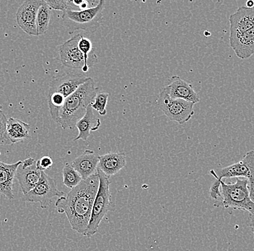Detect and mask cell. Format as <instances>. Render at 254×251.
Segmentation results:
<instances>
[{"label":"cell","instance_id":"1","mask_svg":"<svg viewBox=\"0 0 254 251\" xmlns=\"http://www.w3.org/2000/svg\"><path fill=\"white\" fill-rule=\"evenodd\" d=\"M98 186L99 177L96 171L56 201L57 211L65 214L71 228L79 234L84 235L86 231Z\"/></svg>","mask_w":254,"mask_h":251},{"label":"cell","instance_id":"2","mask_svg":"<svg viewBox=\"0 0 254 251\" xmlns=\"http://www.w3.org/2000/svg\"><path fill=\"white\" fill-rule=\"evenodd\" d=\"M98 93L93 79L88 78L66 101L61 113L60 125L64 130H74L77 122L85 115L88 106L94 101Z\"/></svg>","mask_w":254,"mask_h":251},{"label":"cell","instance_id":"3","mask_svg":"<svg viewBox=\"0 0 254 251\" xmlns=\"http://www.w3.org/2000/svg\"><path fill=\"white\" fill-rule=\"evenodd\" d=\"M236 179V182L230 183L220 180L222 200L215 202L214 207L246 211L254 215V202L250 198L249 180L242 177Z\"/></svg>","mask_w":254,"mask_h":251},{"label":"cell","instance_id":"4","mask_svg":"<svg viewBox=\"0 0 254 251\" xmlns=\"http://www.w3.org/2000/svg\"><path fill=\"white\" fill-rule=\"evenodd\" d=\"M106 1L100 0L95 7L84 10L66 9L62 15L64 24L69 29V34L77 31L94 33L101 27Z\"/></svg>","mask_w":254,"mask_h":251},{"label":"cell","instance_id":"5","mask_svg":"<svg viewBox=\"0 0 254 251\" xmlns=\"http://www.w3.org/2000/svg\"><path fill=\"white\" fill-rule=\"evenodd\" d=\"M99 177V186L95 196L90 222L83 236L92 238L98 231L100 225L105 216L111 211L114 210V205L111 198L110 177L97 168Z\"/></svg>","mask_w":254,"mask_h":251},{"label":"cell","instance_id":"6","mask_svg":"<svg viewBox=\"0 0 254 251\" xmlns=\"http://www.w3.org/2000/svg\"><path fill=\"white\" fill-rule=\"evenodd\" d=\"M157 104L169 120L180 125L190 121L195 113L193 110L194 104L184 100L174 99L170 96L165 87L159 93Z\"/></svg>","mask_w":254,"mask_h":251},{"label":"cell","instance_id":"7","mask_svg":"<svg viewBox=\"0 0 254 251\" xmlns=\"http://www.w3.org/2000/svg\"><path fill=\"white\" fill-rule=\"evenodd\" d=\"M211 174L215 179L242 177L249 180L250 198L254 202V151L247 152L241 161L230 165L218 171L212 169Z\"/></svg>","mask_w":254,"mask_h":251},{"label":"cell","instance_id":"8","mask_svg":"<svg viewBox=\"0 0 254 251\" xmlns=\"http://www.w3.org/2000/svg\"><path fill=\"white\" fill-rule=\"evenodd\" d=\"M64 195V193L57 188L55 179L42 171L39 183L28 194L23 195V201L39 203L41 209H46L50 206L54 198H59Z\"/></svg>","mask_w":254,"mask_h":251},{"label":"cell","instance_id":"9","mask_svg":"<svg viewBox=\"0 0 254 251\" xmlns=\"http://www.w3.org/2000/svg\"><path fill=\"white\" fill-rule=\"evenodd\" d=\"M44 0H27L24 1L16 13L17 25L29 36H37L36 19Z\"/></svg>","mask_w":254,"mask_h":251},{"label":"cell","instance_id":"10","mask_svg":"<svg viewBox=\"0 0 254 251\" xmlns=\"http://www.w3.org/2000/svg\"><path fill=\"white\" fill-rule=\"evenodd\" d=\"M82 35L73 36L59 47V54L62 64L71 69H80L85 65L84 55L78 47V42Z\"/></svg>","mask_w":254,"mask_h":251},{"label":"cell","instance_id":"11","mask_svg":"<svg viewBox=\"0 0 254 251\" xmlns=\"http://www.w3.org/2000/svg\"><path fill=\"white\" fill-rule=\"evenodd\" d=\"M80 73H69L63 76L54 78L51 81L47 93H57L61 94L65 98H67L72 94L77 88L87 80Z\"/></svg>","mask_w":254,"mask_h":251},{"label":"cell","instance_id":"12","mask_svg":"<svg viewBox=\"0 0 254 251\" xmlns=\"http://www.w3.org/2000/svg\"><path fill=\"white\" fill-rule=\"evenodd\" d=\"M34 159H26L16 171L15 178L18 180L20 188L24 195L28 194L39 183L42 171L36 166Z\"/></svg>","mask_w":254,"mask_h":251},{"label":"cell","instance_id":"13","mask_svg":"<svg viewBox=\"0 0 254 251\" xmlns=\"http://www.w3.org/2000/svg\"><path fill=\"white\" fill-rule=\"evenodd\" d=\"M230 36L234 37L238 35L254 28V6L248 7L241 6L229 17Z\"/></svg>","mask_w":254,"mask_h":251},{"label":"cell","instance_id":"14","mask_svg":"<svg viewBox=\"0 0 254 251\" xmlns=\"http://www.w3.org/2000/svg\"><path fill=\"white\" fill-rule=\"evenodd\" d=\"M170 83L165 86L170 96L174 99H182L188 102L197 104L200 97L197 93L193 90L191 84L183 80L177 76H174L170 79Z\"/></svg>","mask_w":254,"mask_h":251},{"label":"cell","instance_id":"15","mask_svg":"<svg viewBox=\"0 0 254 251\" xmlns=\"http://www.w3.org/2000/svg\"><path fill=\"white\" fill-rule=\"evenodd\" d=\"M100 156L92 150H85L81 155L71 162L72 167L79 173L82 180L86 179L96 172Z\"/></svg>","mask_w":254,"mask_h":251},{"label":"cell","instance_id":"16","mask_svg":"<svg viewBox=\"0 0 254 251\" xmlns=\"http://www.w3.org/2000/svg\"><path fill=\"white\" fill-rule=\"evenodd\" d=\"M230 46L238 58H250L254 55V28L242 34L229 37Z\"/></svg>","mask_w":254,"mask_h":251},{"label":"cell","instance_id":"17","mask_svg":"<svg viewBox=\"0 0 254 251\" xmlns=\"http://www.w3.org/2000/svg\"><path fill=\"white\" fill-rule=\"evenodd\" d=\"M127 156L122 152H111L100 156L98 169L110 177L126 167Z\"/></svg>","mask_w":254,"mask_h":251},{"label":"cell","instance_id":"18","mask_svg":"<svg viewBox=\"0 0 254 251\" xmlns=\"http://www.w3.org/2000/svg\"><path fill=\"white\" fill-rule=\"evenodd\" d=\"M22 164L19 161L14 164H6L0 161V194L8 199H14L13 182L17 167Z\"/></svg>","mask_w":254,"mask_h":251},{"label":"cell","instance_id":"19","mask_svg":"<svg viewBox=\"0 0 254 251\" xmlns=\"http://www.w3.org/2000/svg\"><path fill=\"white\" fill-rule=\"evenodd\" d=\"M101 125V120L93 112L91 104L87 107L85 115L77 122L76 128L78 130V136L74 141L82 140L85 141L90 137V132L96 131Z\"/></svg>","mask_w":254,"mask_h":251},{"label":"cell","instance_id":"20","mask_svg":"<svg viewBox=\"0 0 254 251\" xmlns=\"http://www.w3.org/2000/svg\"><path fill=\"white\" fill-rule=\"evenodd\" d=\"M7 135L12 144L26 141L30 138V125L19 119H8Z\"/></svg>","mask_w":254,"mask_h":251},{"label":"cell","instance_id":"21","mask_svg":"<svg viewBox=\"0 0 254 251\" xmlns=\"http://www.w3.org/2000/svg\"><path fill=\"white\" fill-rule=\"evenodd\" d=\"M78 47L85 59V65L82 71L87 73L88 70L98 63V57L95 55L91 41L85 36H81L78 42Z\"/></svg>","mask_w":254,"mask_h":251},{"label":"cell","instance_id":"22","mask_svg":"<svg viewBox=\"0 0 254 251\" xmlns=\"http://www.w3.org/2000/svg\"><path fill=\"white\" fill-rule=\"evenodd\" d=\"M52 15V9L44 1L42 5L40 7L36 19L37 36H42L47 32Z\"/></svg>","mask_w":254,"mask_h":251},{"label":"cell","instance_id":"23","mask_svg":"<svg viewBox=\"0 0 254 251\" xmlns=\"http://www.w3.org/2000/svg\"><path fill=\"white\" fill-rule=\"evenodd\" d=\"M63 184L69 189L77 187L82 181L78 172L72 167L71 164H65L63 168Z\"/></svg>","mask_w":254,"mask_h":251},{"label":"cell","instance_id":"24","mask_svg":"<svg viewBox=\"0 0 254 251\" xmlns=\"http://www.w3.org/2000/svg\"><path fill=\"white\" fill-rule=\"evenodd\" d=\"M109 96V93L107 92H98L95 96L94 101L91 104L92 108L96 110L101 116H106L107 114L106 106Z\"/></svg>","mask_w":254,"mask_h":251},{"label":"cell","instance_id":"25","mask_svg":"<svg viewBox=\"0 0 254 251\" xmlns=\"http://www.w3.org/2000/svg\"><path fill=\"white\" fill-rule=\"evenodd\" d=\"M7 118L5 114L0 109V145H12L7 135Z\"/></svg>","mask_w":254,"mask_h":251},{"label":"cell","instance_id":"26","mask_svg":"<svg viewBox=\"0 0 254 251\" xmlns=\"http://www.w3.org/2000/svg\"><path fill=\"white\" fill-rule=\"evenodd\" d=\"M45 2L47 3L51 9H55V10H60L64 12L66 9H71L69 1H65V0L50 1V0H47Z\"/></svg>","mask_w":254,"mask_h":251},{"label":"cell","instance_id":"27","mask_svg":"<svg viewBox=\"0 0 254 251\" xmlns=\"http://www.w3.org/2000/svg\"><path fill=\"white\" fill-rule=\"evenodd\" d=\"M53 165V160L50 157H43L36 162V166L39 170L44 171L47 169H50Z\"/></svg>","mask_w":254,"mask_h":251},{"label":"cell","instance_id":"28","mask_svg":"<svg viewBox=\"0 0 254 251\" xmlns=\"http://www.w3.org/2000/svg\"><path fill=\"white\" fill-rule=\"evenodd\" d=\"M220 180L221 179H215L213 183L211 185L209 189V195L211 198L214 200H217V198H222L221 190H220Z\"/></svg>","mask_w":254,"mask_h":251},{"label":"cell","instance_id":"29","mask_svg":"<svg viewBox=\"0 0 254 251\" xmlns=\"http://www.w3.org/2000/svg\"><path fill=\"white\" fill-rule=\"evenodd\" d=\"M249 226L252 228L254 235V215L253 214H250V217H249Z\"/></svg>","mask_w":254,"mask_h":251},{"label":"cell","instance_id":"30","mask_svg":"<svg viewBox=\"0 0 254 251\" xmlns=\"http://www.w3.org/2000/svg\"><path fill=\"white\" fill-rule=\"evenodd\" d=\"M254 6V1H248L246 2V7H253Z\"/></svg>","mask_w":254,"mask_h":251},{"label":"cell","instance_id":"31","mask_svg":"<svg viewBox=\"0 0 254 251\" xmlns=\"http://www.w3.org/2000/svg\"><path fill=\"white\" fill-rule=\"evenodd\" d=\"M2 109V106H1V104H0V109Z\"/></svg>","mask_w":254,"mask_h":251}]
</instances>
